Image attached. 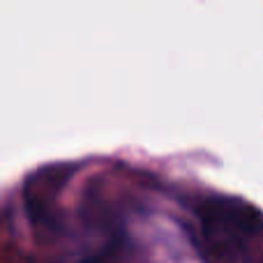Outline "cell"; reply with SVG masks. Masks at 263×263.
<instances>
[{
	"instance_id": "cell-1",
	"label": "cell",
	"mask_w": 263,
	"mask_h": 263,
	"mask_svg": "<svg viewBox=\"0 0 263 263\" xmlns=\"http://www.w3.org/2000/svg\"><path fill=\"white\" fill-rule=\"evenodd\" d=\"M261 215L236 199H203L199 205V227L203 247L219 263H233L259 233Z\"/></svg>"
}]
</instances>
